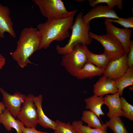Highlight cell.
Listing matches in <instances>:
<instances>
[{
    "instance_id": "obj_1",
    "label": "cell",
    "mask_w": 133,
    "mask_h": 133,
    "mask_svg": "<svg viewBox=\"0 0 133 133\" xmlns=\"http://www.w3.org/2000/svg\"><path fill=\"white\" fill-rule=\"evenodd\" d=\"M75 11L68 17L51 20L38 24L37 28L41 39L39 50L46 49L53 41H61L69 37V31L73 22Z\"/></svg>"
},
{
    "instance_id": "obj_2",
    "label": "cell",
    "mask_w": 133,
    "mask_h": 133,
    "mask_svg": "<svg viewBox=\"0 0 133 133\" xmlns=\"http://www.w3.org/2000/svg\"><path fill=\"white\" fill-rule=\"evenodd\" d=\"M41 42L40 35L37 28H25L21 31L17 47L10 54L13 59L21 68L28 64H33L29 57L35 52L39 50Z\"/></svg>"
},
{
    "instance_id": "obj_3",
    "label": "cell",
    "mask_w": 133,
    "mask_h": 133,
    "mask_svg": "<svg viewBox=\"0 0 133 133\" xmlns=\"http://www.w3.org/2000/svg\"><path fill=\"white\" fill-rule=\"evenodd\" d=\"M83 17V13L81 12L76 17L70 28L71 34L67 43L63 47L56 46V50L58 54L63 55L69 52L78 44L87 45L91 43L92 39L89 34L90 29L89 23L84 22Z\"/></svg>"
},
{
    "instance_id": "obj_4",
    "label": "cell",
    "mask_w": 133,
    "mask_h": 133,
    "mask_svg": "<svg viewBox=\"0 0 133 133\" xmlns=\"http://www.w3.org/2000/svg\"><path fill=\"white\" fill-rule=\"evenodd\" d=\"M85 45L78 44L71 51L63 55L61 65L73 77H76L78 71L87 62Z\"/></svg>"
},
{
    "instance_id": "obj_5",
    "label": "cell",
    "mask_w": 133,
    "mask_h": 133,
    "mask_svg": "<svg viewBox=\"0 0 133 133\" xmlns=\"http://www.w3.org/2000/svg\"><path fill=\"white\" fill-rule=\"evenodd\" d=\"M42 14L47 20L65 18L71 15L76 10H67L61 0H33Z\"/></svg>"
},
{
    "instance_id": "obj_6",
    "label": "cell",
    "mask_w": 133,
    "mask_h": 133,
    "mask_svg": "<svg viewBox=\"0 0 133 133\" xmlns=\"http://www.w3.org/2000/svg\"><path fill=\"white\" fill-rule=\"evenodd\" d=\"M89 34L92 39L99 42L103 46L104 52L110 61L117 59L126 53L119 41L109 34L99 35L89 31Z\"/></svg>"
},
{
    "instance_id": "obj_7",
    "label": "cell",
    "mask_w": 133,
    "mask_h": 133,
    "mask_svg": "<svg viewBox=\"0 0 133 133\" xmlns=\"http://www.w3.org/2000/svg\"><path fill=\"white\" fill-rule=\"evenodd\" d=\"M34 97L31 94L26 96L17 117L25 127L36 129L38 123L36 108L33 100Z\"/></svg>"
},
{
    "instance_id": "obj_8",
    "label": "cell",
    "mask_w": 133,
    "mask_h": 133,
    "mask_svg": "<svg viewBox=\"0 0 133 133\" xmlns=\"http://www.w3.org/2000/svg\"><path fill=\"white\" fill-rule=\"evenodd\" d=\"M0 92L2 95V101L5 108L15 118H17V114L26 96L18 92L11 94L1 87H0Z\"/></svg>"
},
{
    "instance_id": "obj_9",
    "label": "cell",
    "mask_w": 133,
    "mask_h": 133,
    "mask_svg": "<svg viewBox=\"0 0 133 133\" xmlns=\"http://www.w3.org/2000/svg\"><path fill=\"white\" fill-rule=\"evenodd\" d=\"M127 55L125 53L119 58L110 61L104 69L103 75L115 80L122 76L128 68L127 63Z\"/></svg>"
},
{
    "instance_id": "obj_10",
    "label": "cell",
    "mask_w": 133,
    "mask_h": 133,
    "mask_svg": "<svg viewBox=\"0 0 133 133\" xmlns=\"http://www.w3.org/2000/svg\"><path fill=\"white\" fill-rule=\"evenodd\" d=\"M104 23L107 33L110 34L117 38L121 44L125 52L128 53L130 50L132 30L116 27L108 18H105Z\"/></svg>"
},
{
    "instance_id": "obj_11",
    "label": "cell",
    "mask_w": 133,
    "mask_h": 133,
    "mask_svg": "<svg viewBox=\"0 0 133 133\" xmlns=\"http://www.w3.org/2000/svg\"><path fill=\"white\" fill-rule=\"evenodd\" d=\"M99 17L115 19L119 18L113 9L107 6L97 5L83 16V19L84 22L89 23L92 20Z\"/></svg>"
},
{
    "instance_id": "obj_12",
    "label": "cell",
    "mask_w": 133,
    "mask_h": 133,
    "mask_svg": "<svg viewBox=\"0 0 133 133\" xmlns=\"http://www.w3.org/2000/svg\"><path fill=\"white\" fill-rule=\"evenodd\" d=\"M118 91L115 85V80L103 75L93 85L94 95L103 96L109 94H115Z\"/></svg>"
},
{
    "instance_id": "obj_13",
    "label": "cell",
    "mask_w": 133,
    "mask_h": 133,
    "mask_svg": "<svg viewBox=\"0 0 133 133\" xmlns=\"http://www.w3.org/2000/svg\"><path fill=\"white\" fill-rule=\"evenodd\" d=\"M10 14L9 8L0 3V38L4 37L5 32L14 38L16 37Z\"/></svg>"
},
{
    "instance_id": "obj_14",
    "label": "cell",
    "mask_w": 133,
    "mask_h": 133,
    "mask_svg": "<svg viewBox=\"0 0 133 133\" xmlns=\"http://www.w3.org/2000/svg\"><path fill=\"white\" fill-rule=\"evenodd\" d=\"M120 97L118 92L114 94L106 95L103 97L104 104L107 105L109 108V111L106 115L110 118L114 116H123Z\"/></svg>"
},
{
    "instance_id": "obj_15",
    "label": "cell",
    "mask_w": 133,
    "mask_h": 133,
    "mask_svg": "<svg viewBox=\"0 0 133 133\" xmlns=\"http://www.w3.org/2000/svg\"><path fill=\"white\" fill-rule=\"evenodd\" d=\"M0 123L8 131H11L13 128L15 130L17 133H22L25 128L21 122L15 118L6 108L0 113Z\"/></svg>"
},
{
    "instance_id": "obj_16",
    "label": "cell",
    "mask_w": 133,
    "mask_h": 133,
    "mask_svg": "<svg viewBox=\"0 0 133 133\" xmlns=\"http://www.w3.org/2000/svg\"><path fill=\"white\" fill-rule=\"evenodd\" d=\"M43 97L41 94L34 96L33 98L37 112V120L38 124L43 127L54 130L55 127V122L48 117L44 113L42 108Z\"/></svg>"
},
{
    "instance_id": "obj_17",
    "label": "cell",
    "mask_w": 133,
    "mask_h": 133,
    "mask_svg": "<svg viewBox=\"0 0 133 133\" xmlns=\"http://www.w3.org/2000/svg\"><path fill=\"white\" fill-rule=\"evenodd\" d=\"M104 70L91 63L87 62L78 71L75 77L78 79H91L103 74Z\"/></svg>"
},
{
    "instance_id": "obj_18",
    "label": "cell",
    "mask_w": 133,
    "mask_h": 133,
    "mask_svg": "<svg viewBox=\"0 0 133 133\" xmlns=\"http://www.w3.org/2000/svg\"><path fill=\"white\" fill-rule=\"evenodd\" d=\"M84 50L87 58V62L91 63L98 67L104 69L110 61L106 54L103 52L97 54L91 52L85 45Z\"/></svg>"
},
{
    "instance_id": "obj_19",
    "label": "cell",
    "mask_w": 133,
    "mask_h": 133,
    "mask_svg": "<svg viewBox=\"0 0 133 133\" xmlns=\"http://www.w3.org/2000/svg\"><path fill=\"white\" fill-rule=\"evenodd\" d=\"M84 101L86 103L85 109H89L93 112L100 119V115H105L101 108L104 104L103 96H98L94 95L84 99Z\"/></svg>"
},
{
    "instance_id": "obj_20",
    "label": "cell",
    "mask_w": 133,
    "mask_h": 133,
    "mask_svg": "<svg viewBox=\"0 0 133 133\" xmlns=\"http://www.w3.org/2000/svg\"><path fill=\"white\" fill-rule=\"evenodd\" d=\"M81 120L87 123V126L93 128L107 131V128L102 124L97 115L90 110L83 111Z\"/></svg>"
},
{
    "instance_id": "obj_21",
    "label": "cell",
    "mask_w": 133,
    "mask_h": 133,
    "mask_svg": "<svg viewBox=\"0 0 133 133\" xmlns=\"http://www.w3.org/2000/svg\"><path fill=\"white\" fill-rule=\"evenodd\" d=\"M115 83L120 96H122L124 89L133 85V67H128L126 71L122 76L115 80Z\"/></svg>"
},
{
    "instance_id": "obj_22",
    "label": "cell",
    "mask_w": 133,
    "mask_h": 133,
    "mask_svg": "<svg viewBox=\"0 0 133 133\" xmlns=\"http://www.w3.org/2000/svg\"><path fill=\"white\" fill-rule=\"evenodd\" d=\"M103 125L109 127L114 133H128L120 117H112Z\"/></svg>"
},
{
    "instance_id": "obj_23",
    "label": "cell",
    "mask_w": 133,
    "mask_h": 133,
    "mask_svg": "<svg viewBox=\"0 0 133 133\" xmlns=\"http://www.w3.org/2000/svg\"><path fill=\"white\" fill-rule=\"evenodd\" d=\"M71 124L77 133H107L106 131L83 125L81 120L74 121Z\"/></svg>"
},
{
    "instance_id": "obj_24",
    "label": "cell",
    "mask_w": 133,
    "mask_h": 133,
    "mask_svg": "<svg viewBox=\"0 0 133 133\" xmlns=\"http://www.w3.org/2000/svg\"><path fill=\"white\" fill-rule=\"evenodd\" d=\"M55 127L54 133H77L72 124L59 120L55 121Z\"/></svg>"
},
{
    "instance_id": "obj_25",
    "label": "cell",
    "mask_w": 133,
    "mask_h": 133,
    "mask_svg": "<svg viewBox=\"0 0 133 133\" xmlns=\"http://www.w3.org/2000/svg\"><path fill=\"white\" fill-rule=\"evenodd\" d=\"M88 2L90 5L93 8L99 4L105 3L107 6L112 9L116 6L120 10L123 8L122 0H89Z\"/></svg>"
},
{
    "instance_id": "obj_26",
    "label": "cell",
    "mask_w": 133,
    "mask_h": 133,
    "mask_svg": "<svg viewBox=\"0 0 133 133\" xmlns=\"http://www.w3.org/2000/svg\"><path fill=\"white\" fill-rule=\"evenodd\" d=\"M121 109L123 116L131 121L133 120V106L129 103L125 98L120 97Z\"/></svg>"
},
{
    "instance_id": "obj_27",
    "label": "cell",
    "mask_w": 133,
    "mask_h": 133,
    "mask_svg": "<svg viewBox=\"0 0 133 133\" xmlns=\"http://www.w3.org/2000/svg\"><path fill=\"white\" fill-rule=\"evenodd\" d=\"M108 19L111 22H114L119 24L125 29L133 28V17H129L127 18L119 17L117 19Z\"/></svg>"
},
{
    "instance_id": "obj_28",
    "label": "cell",
    "mask_w": 133,
    "mask_h": 133,
    "mask_svg": "<svg viewBox=\"0 0 133 133\" xmlns=\"http://www.w3.org/2000/svg\"><path fill=\"white\" fill-rule=\"evenodd\" d=\"M127 63L128 67H131L133 65V41L131 40L130 46V50L128 53Z\"/></svg>"
},
{
    "instance_id": "obj_29",
    "label": "cell",
    "mask_w": 133,
    "mask_h": 133,
    "mask_svg": "<svg viewBox=\"0 0 133 133\" xmlns=\"http://www.w3.org/2000/svg\"><path fill=\"white\" fill-rule=\"evenodd\" d=\"M22 133H48L47 132L38 131L34 128H29L25 127Z\"/></svg>"
},
{
    "instance_id": "obj_30",
    "label": "cell",
    "mask_w": 133,
    "mask_h": 133,
    "mask_svg": "<svg viewBox=\"0 0 133 133\" xmlns=\"http://www.w3.org/2000/svg\"><path fill=\"white\" fill-rule=\"evenodd\" d=\"M6 60L5 57L0 53V70L5 65Z\"/></svg>"
},
{
    "instance_id": "obj_31",
    "label": "cell",
    "mask_w": 133,
    "mask_h": 133,
    "mask_svg": "<svg viewBox=\"0 0 133 133\" xmlns=\"http://www.w3.org/2000/svg\"><path fill=\"white\" fill-rule=\"evenodd\" d=\"M5 108L3 102L0 101V113H2Z\"/></svg>"
},
{
    "instance_id": "obj_32",
    "label": "cell",
    "mask_w": 133,
    "mask_h": 133,
    "mask_svg": "<svg viewBox=\"0 0 133 133\" xmlns=\"http://www.w3.org/2000/svg\"><path fill=\"white\" fill-rule=\"evenodd\" d=\"M129 89L130 90H133V86L130 87L129 88Z\"/></svg>"
}]
</instances>
